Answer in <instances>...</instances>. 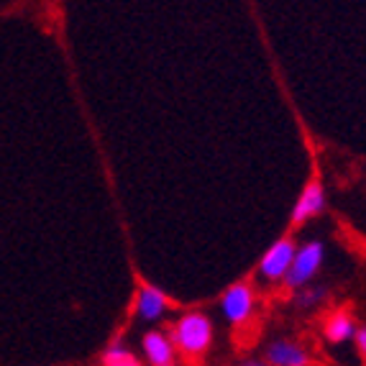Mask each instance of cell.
<instances>
[{"mask_svg":"<svg viewBox=\"0 0 366 366\" xmlns=\"http://www.w3.org/2000/svg\"><path fill=\"white\" fill-rule=\"evenodd\" d=\"M295 249H297V246H295L290 238L277 241V244L264 254L262 262H259V277L267 282H282V277L287 274L290 264H292Z\"/></svg>","mask_w":366,"mask_h":366,"instance_id":"obj_4","label":"cell"},{"mask_svg":"<svg viewBox=\"0 0 366 366\" xmlns=\"http://www.w3.org/2000/svg\"><path fill=\"white\" fill-rule=\"evenodd\" d=\"M325 259V246L323 241H307L305 246L295 249L292 264H290L287 274L282 277V282L287 285L290 290H300L305 287L307 282L317 274V269Z\"/></svg>","mask_w":366,"mask_h":366,"instance_id":"obj_2","label":"cell"},{"mask_svg":"<svg viewBox=\"0 0 366 366\" xmlns=\"http://www.w3.org/2000/svg\"><path fill=\"white\" fill-rule=\"evenodd\" d=\"M167 312V297L157 287H141L136 295V317L144 323H154Z\"/></svg>","mask_w":366,"mask_h":366,"instance_id":"obj_8","label":"cell"},{"mask_svg":"<svg viewBox=\"0 0 366 366\" xmlns=\"http://www.w3.org/2000/svg\"><path fill=\"white\" fill-rule=\"evenodd\" d=\"M254 290L249 287V285H233V287H228V292L220 297V312H223V317H226L228 323L233 325H241L246 323L251 317V312H254Z\"/></svg>","mask_w":366,"mask_h":366,"instance_id":"obj_3","label":"cell"},{"mask_svg":"<svg viewBox=\"0 0 366 366\" xmlns=\"http://www.w3.org/2000/svg\"><path fill=\"white\" fill-rule=\"evenodd\" d=\"M141 346H144V354L152 366H172L177 361V356H174L177 348L172 343V336H164L162 330H149Z\"/></svg>","mask_w":366,"mask_h":366,"instance_id":"obj_6","label":"cell"},{"mask_svg":"<svg viewBox=\"0 0 366 366\" xmlns=\"http://www.w3.org/2000/svg\"><path fill=\"white\" fill-rule=\"evenodd\" d=\"M325 210V189L320 184V179H312L305 189H302V195H300L297 205L292 210V223L295 226H302L307 223L310 218H317V215Z\"/></svg>","mask_w":366,"mask_h":366,"instance_id":"obj_5","label":"cell"},{"mask_svg":"<svg viewBox=\"0 0 366 366\" xmlns=\"http://www.w3.org/2000/svg\"><path fill=\"white\" fill-rule=\"evenodd\" d=\"M356 346H359V351H361V356H364V361H366V328H361V330H356Z\"/></svg>","mask_w":366,"mask_h":366,"instance_id":"obj_12","label":"cell"},{"mask_svg":"<svg viewBox=\"0 0 366 366\" xmlns=\"http://www.w3.org/2000/svg\"><path fill=\"white\" fill-rule=\"evenodd\" d=\"M264 361L272 366H307L310 356L305 354V348L292 341H274L264 351Z\"/></svg>","mask_w":366,"mask_h":366,"instance_id":"obj_7","label":"cell"},{"mask_svg":"<svg viewBox=\"0 0 366 366\" xmlns=\"http://www.w3.org/2000/svg\"><path fill=\"white\" fill-rule=\"evenodd\" d=\"M172 343L184 356L205 354L213 343V320L202 312H187L172 328Z\"/></svg>","mask_w":366,"mask_h":366,"instance_id":"obj_1","label":"cell"},{"mask_svg":"<svg viewBox=\"0 0 366 366\" xmlns=\"http://www.w3.org/2000/svg\"><path fill=\"white\" fill-rule=\"evenodd\" d=\"M100 364L103 366H139L141 359L134 356V351L126 348L123 343H110V346H105L103 354H100Z\"/></svg>","mask_w":366,"mask_h":366,"instance_id":"obj_10","label":"cell"},{"mask_svg":"<svg viewBox=\"0 0 366 366\" xmlns=\"http://www.w3.org/2000/svg\"><path fill=\"white\" fill-rule=\"evenodd\" d=\"M356 323L354 317L348 315V312H336V315L328 317V323H325V338L330 343H348L351 338L356 336Z\"/></svg>","mask_w":366,"mask_h":366,"instance_id":"obj_9","label":"cell"},{"mask_svg":"<svg viewBox=\"0 0 366 366\" xmlns=\"http://www.w3.org/2000/svg\"><path fill=\"white\" fill-rule=\"evenodd\" d=\"M325 287H310V290H302V292H297V297H295V305L300 307V310H310V307H315L317 302H323L325 300Z\"/></svg>","mask_w":366,"mask_h":366,"instance_id":"obj_11","label":"cell"}]
</instances>
